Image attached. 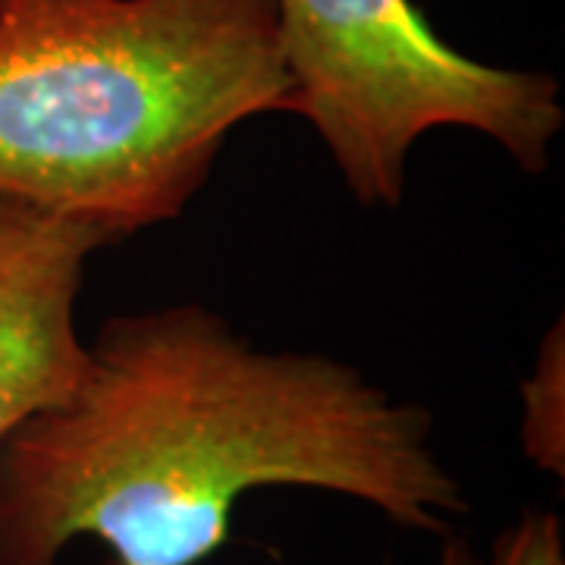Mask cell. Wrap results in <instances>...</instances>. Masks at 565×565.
I'll list each match as a JSON object with an SVG mask.
<instances>
[{
    "instance_id": "cell-1",
    "label": "cell",
    "mask_w": 565,
    "mask_h": 565,
    "mask_svg": "<svg viewBox=\"0 0 565 565\" xmlns=\"http://www.w3.org/2000/svg\"><path fill=\"white\" fill-rule=\"evenodd\" d=\"M267 487L437 537L468 515L434 415L355 364L258 349L207 305L117 315L61 403L0 444V565H61L85 537L117 565H199Z\"/></svg>"
},
{
    "instance_id": "cell-2",
    "label": "cell",
    "mask_w": 565,
    "mask_h": 565,
    "mask_svg": "<svg viewBox=\"0 0 565 565\" xmlns=\"http://www.w3.org/2000/svg\"><path fill=\"white\" fill-rule=\"evenodd\" d=\"M289 102L274 0H0V202L110 245L182 217Z\"/></svg>"
},
{
    "instance_id": "cell-3",
    "label": "cell",
    "mask_w": 565,
    "mask_h": 565,
    "mask_svg": "<svg viewBox=\"0 0 565 565\" xmlns=\"http://www.w3.org/2000/svg\"><path fill=\"white\" fill-rule=\"evenodd\" d=\"M292 82L289 114L311 122L362 207H399L408 158L434 129H468L525 173H544L565 126L559 82L468 57L412 0H274Z\"/></svg>"
},
{
    "instance_id": "cell-4",
    "label": "cell",
    "mask_w": 565,
    "mask_h": 565,
    "mask_svg": "<svg viewBox=\"0 0 565 565\" xmlns=\"http://www.w3.org/2000/svg\"><path fill=\"white\" fill-rule=\"evenodd\" d=\"M110 239L95 226L0 202V444L76 384L85 267Z\"/></svg>"
},
{
    "instance_id": "cell-5",
    "label": "cell",
    "mask_w": 565,
    "mask_h": 565,
    "mask_svg": "<svg viewBox=\"0 0 565 565\" xmlns=\"http://www.w3.org/2000/svg\"><path fill=\"white\" fill-rule=\"evenodd\" d=\"M563 321L546 333L537 367L522 386V449L544 475H565Z\"/></svg>"
},
{
    "instance_id": "cell-6",
    "label": "cell",
    "mask_w": 565,
    "mask_h": 565,
    "mask_svg": "<svg viewBox=\"0 0 565 565\" xmlns=\"http://www.w3.org/2000/svg\"><path fill=\"white\" fill-rule=\"evenodd\" d=\"M440 565H565L563 519L553 509L531 505L493 537L487 553L452 531L440 544Z\"/></svg>"
},
{
    "instance_id": "cell-7",
    "label": "cell",
    "mask_w": 565,
    "mask_h": 565,
    "mask_svg": "<svg viewBox=\"0 0 565 565\" xmlns=\"http://www.w3.org/2000/svg\"><path fill=\"white\" fill-rule=\"evenodd\" d=\"M104 565H117V563H110V559H104Z\"/></svg>"
}]
</instances>
